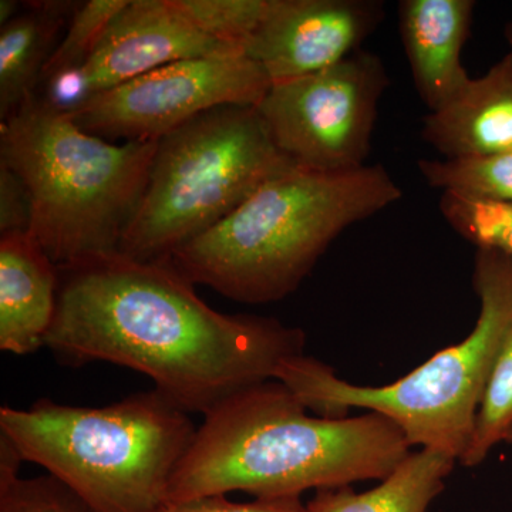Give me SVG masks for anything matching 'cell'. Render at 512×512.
<instances>
[{"mask_svg":"<svg viewBox=\"0 0 512 512\" xmlns=\"http://www.w3.org/2000/svg\"><path fill=\"white\" fill-rule=\"evenodd\" d=\"M387 86L380 57L360 49L328 69L272 84L256 107L275 146L296 167L343 173L367 165Z\"/></svg>","mask_w":512,"mask_h":512,"instance_id":"obj_8","label":"cell"},{"mask_svg":"<svg viewBox=\"0 0 512 512\" xmlns=\"http://www.w3.org/2000/svg\"><path fill=\"white\" fill-rule=\"evenodd\" d=\"M0 512H100L52 474L0 477Z\"/></svg>","mask_w":512,"mask_h":512,"instance_id":"obj_22","label":"cell"},{"mask_svg":"<svg viewBox=\"0 0 512 512\" xmlns=\"http://www.w3.org/2000/svg\"><path fill=\"white\" fill-rule=\"evenodd\" d=\"M194 286L170 261L120 252L63 266L46 348L72 366L109 362L143 373L175 406L204 416L303 355L302 329L215 311Z\"/></svg>","mask_w":512,"mask_h":512,"instance_id":"obj_1","label":"cell"},{"mask_svg":"<svg viewBox=\"0 0 512 512\" xmlns=\"http://www.w3.org/2000/svg\"><path fill=\"white\" fill-rule=\"evenodd\" d=\"M383 20L379 0H269L244 52L272 84L286 82L348 59Z\"/></svg>","mask_w":512,"mask_h":512,"instance_id":"obj_10","label":"cell"},{"mask_svg":"<svg viewBox=\"0 0 512 512\" xmlns=\"http://www.w3.org/2000/svg\"><path fill=\"white\" fill-rule=\"evenodd\" d=\"M32 207L28 190L6 165L0 164V235L29 232Z\"/></svg>","mask_w":512,"mask_h":512,"instance_id":"obj_24","label":"cell"},{"mask_svg":"<svg viewBox=\"0 0 512 512\" xmlns=\"http://www.w3.org/2000/svg\"><path fill=\"white\" fill-rule=\"evenodd\" d=\"M232 52L244 50L205 35L174 5V0H130L86 63L69 70L87 104L97 94L165 64Z\"/></svg>","mask_w":512,"mask_h":512,"instance_id":"obj_11","label":"cell"},{"mask_svg":"<svg viewBox=\"0 0 512 512\" xmlns=\"http://www.w3.org/2000/svg\"><path fill=\"white\" fill-rule=\"evenodd\" d=\"M440 212L460 237L477 248L497 249L512 255V204L441 192Z\"/></svg>","mask_w":512,"mask_h":512,"instance_id":"obj_19","label":"cell"},{"mask_svg":"<svg viewBox=\"0 0 512 512\" xmlns=\"http://www.w3.org/2000/svg\"><path fill=\"white\" fill-rule=\"evenodd\" d=\"M403 197L383 165L276 175L168 261L191 282L249 305L282 301L345 229Z\"/></svg>","mask_w":512,"mask_h":512,"instance_id":"obj_3","label":"cell"},{"mask_svg":"<svg viewBox=\"0 0 512 512\" xmlns=\"http://www.w3.org/2000/svg\"><path fill=\"white\" fill-rule=\"evenodd\" d=\"M59 268L30 232L0 235V349L45 348L56 315Z\"/></svg>","mask_w":512,"mask_h":512,"instance_id":"obj_13","label":"cell"},{"mask_svg":"<svg viewBox=\"0 0 512 512\" xmlns=\"http://www.w3.org/2000/svg\"><path fill=\"white\" fill-rule=\"evenodd\" d=\"M512 429V325L494 357L478 402L470 443L460 457L461 466H480Z\"/></svg>","mask_w":512,"mask_h":512,"instance_id":"obj_18","label":"cell"},{"mask_svg":"<svg viewBox=\"0 0 512 512\" xmlns=\"http://www.w3.org/2000/svg\"><path fill=\"white\" fill-rule=\"evenodd\" d=\"M473 286L480 315L470 335L396 382L356 386L305 355L284 360L275 379L319 417L343 419L355 407L382 414L412 448L440 451L458 463L470 443L485 380L512 325V255L477 248Z\"/></svg>","mask_w":512,"mask_h":512,"instance_id":"obj_6","label":"cell"},{"mask_svg":"<svg viewBox=\"0 0 512 512\" xmlns=\"http://www.w3.org/2000/svg\"><path fill=\"white\" fill-rule=\"evenodd\" d=\"M456 463L440 451L420 448L372 490L356 493L350 485L325 488L306 505L309 512H429Z\"/></svg>","mask_w":512,"mask_h":512,"instance_id":"obj_16","label":"cell"},{"mask_svg":"<svg viewBox=\"0 0 512 512\" xmlns=\"http://www.w3.org/2000/svg\"><path fill=\"white\" fill-rule=\"evenodd\" d=\"M293 167L258 107L205 111L157 140L143 197L119 252L137 261H168Z\"/></svg>","mask_w":512,"mask_h":512,"instance_id":"obj_7","label":"cell"},{"mask_svg":"<svg viewBox=\"0 0 512 512\" xmlns=\"http://www.w3.org/2000/svg\"><path fill=\"white\" fill-rule=\"evenodd\" d=\"M476 2L402 0L400 33L414 86L430 113L443 109L471 82L463 56Z\"/></svg>","mask_w":512,"mask_h":512,"instance_id":"obj_12","label":"cell"},{"mask_svg":"<svg viewBox=\"0 0 512 512\" xmlns=\"http://www.w3.org/2000/svg\"><path fill=\"white\" fill-rule=\"evenodd\" d=\"M421 136L444 158L488 156L512 148V50L443 109Z\"/></svg>","mask_w":512,"mask_h":512,"instance_id":"obj_14","label":"cell"},{"mask_svg":"<svg viewBox=\"0 0 512 512\" xmlns=\"http://www.w3.org/2000/svg\"><path fill=\"white\" fill-rule=\"evenodd\" d=\"M505 443L510 444V446H512V429L510 430V433H508L507 439H505Z\"/></svg>","mask_w":512,"mask_h":512,"instance_id":"obj_27","label":"cell"},{"mask_svg":"<svg viewBox=\"0 0 512 512\" xmlns=\"http://www.w3.org/2000/svg\"><path fill=\"white\" fill-rule=\"evenodd\" d=\"M419 170L434 190L512 204V148L488 156L421 160Z\"/></svg>","mask_w":512,"mask_h":512,"instance_id":"obj_17","label":"cell"},{"mask_svg":"<svg viewBox=\"0 0 512 512\" xmlns=\"http://www.w3.org/2000/svg\"><path fill=\"white\" fill-rule=\"evenodd\" d=\"M174 5L205 35L244 50L261 26L269 0H174Z\"/></svg>","mask_w":512,"mask_h":512,"instance_id":"obj_20","label":"cell"},{"mask_svg":"<svg viewBox=\"0 0 512 512\" xmlns=\"http://www.w3.org/2000/svg\"><path fill=\"white\" fill-rule=\"evenodd\" d=\"M505 39H507L508 45H510L512 50V19L508 22V25L505 26Z\"/></svg>","mask_w":512,"mask_h":512,"instance_id":"obj_26","label":"cell"},{"mask_svg":"<svg viewBox=\"0 0 512 512\" xmlns=\"http://www.w3.org/2000/svg\"><path fill=\"white\" fill-rule=\"evenodd\" d=\"M22 3L16 0H2L0 2V26L6 25L13 18L19 15L20 10L23 9Z\"/></svg>","mask_w":512,"mask_h":512,"instance_id":"obj_25","label":"cell"},{"mask_svg":"<svg viewBox=\"0 0 512 512\" xmlns=\"http://www.w3.org/2000/svg\"><path fill=\"white\" fill-rule=\"evenodd\" d=\"M16 18L0 26V120L9 119L39 87L60 35L77 3H25Z\"/></svg>","mask_w":512,"mask_h":512,"instance_id":"obj_15","label":"cell"},{"mask_svg":"<svg viewBox=\"0 0 512 512\" xmlns=\"http://www.w3.org/2000/svg\"><path fill=\"white\" fill-rule=\"evenodd\" d=\"M271 86L262 66L244 52L194 57L97 94L69 117L113 143L157 141L215 107H256Z\"/></svg>","mask_w":512,"mask_h":512,"instance_id":"obj_9","label":"cell"},{"mask_svg":"<svg viewBox=\"0 0 512 512\" xmlns=\"http://www.w3.org/2000/svg\"><path fill=\"white\" fill-rule=\"evenodd\" d=\"M197 427L157 392L104 407L42 399L0 407V436L23 461L43 467L100 512H154L167 503L175 471Z\"/></svg>","mask_w":512,"mask_h":512,"instance_id":"obj_5","label":"cell"},{"mask_svg":"<svg viewBox=\"0 0 512 512\" xmlns=\"http://www.w3.org/2000/svg\"><path fill=\"white\" fill-rule=\"evenodd\" d=\"M156 148L92 136L36 94L0 121V164L25 184L30 235L57 268L119 252Z\"/></svg>","mask_w":512,"mask_h":512,"instance_id":"obj_4","label":"cell"},{"mask_svg":"<svg viewBox=\"0 0 512 512\" xmlns=\"http://www.w3.org/2000/svg\"><path fill=\"white\" fill-rule=\"evenodd\" d=\"M154 512H309L301 497L256 498L252 503H232L225 495H208L165 503Z\"/></svg>","mask_w":512,"mask_h":512,"instance_id":"obj_23","label":"cell"},{"mask_svg":"<svg viewBox=\"0 0 512 512\" xmlns=\"http://www.w3.org/2000/svg\"><path fill=\"white\" fill-rule=\"evenodd\" d=\"M412 453L382 414L313 417L279 380L228 397L197 427L167 503L244 491L256 498L384 480Z\"/></svg>","mask_w":512,"mask_h":512,"instance_id":"obj_2","label":"cell"},{"mask_svg":"<svg viewBox=\"0 0 512 512\" xmlns=\"http://www.w3.org/2000/svg\"><path fill=\"white\" fill-rule=\"evenodd\" d=\"M128 3L130 0H87L77 3L59 45L43 69L40 82L52 74L83 66L110 23Z\"/></svg>","mask_w":512,"mask_h":512,"instance_id":"obj_21","label":"cell"}]
</instances>
